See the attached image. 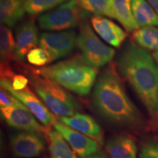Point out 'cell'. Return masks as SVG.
I'll return each instance as SVG.
<instances>
[{"mask_svg": "<svg viewBox=\"0 0 158 158\" xmlns=\"http://www.w3.org/2000/svg\"><path fill=\"white\" fill-rule=\"evenodd\" d=\"M133 37L141 48L151 51H158V28L143 27L134 31Z\"/></svg>", "mask_w": 158, "mask_h": 158, "instance_id": "obj_20", "label": "cell"}, {"mask_svg": "<svg viewBox=\"0 0 158 158\" xmlns=\"http://www.w3.org/2000/svg\"><path fill=\"white\" fill-rule=\"evenodd\" d=\"M21 102L13 94L1 87L0 91V107H9L19 104Z\"/></svg>", "mask_w": 158, "mask_h": 158, "instance_id": "obj_26", "label": "cell"}, {"mask_svg": "<svg viewBox=\"0 0 158 158\" xmlns=\"http://www.w3.org/2000/svg\"><path fill=\"white\" fill-rule=\"evenodd\" d=\"M54 127L64 137L73 150L81 158L89 157L99 152L100 143L89 136L65 125L61 122H56Z\"/></svg>", "mask_w": 158, "mask_h": 158, "instance_id": "obj_11", "label": "cell"}, {"mask_svg": "<svg viewBox=\"0 0 158 158\" xmlns=\"http://www.w3.org/2000/svg\"><path fill=\"white\" fill-rule=\"evenodd\" d=\"M92 28L99 36L112 46H121L127 37V33L121 27L106 18L94 15L91 19Z\"/></svg>", "mask_w": 158, "mask_h": 158, "instance_id": "obj_14", "label": "cell"}, {"mask_svg": "<svg viewBox=\"0 0 158 158\" xmlns=\"http://www.w3.org/2000/svg\"><path fill=\"white\" fill-rule=\"evenodd\" d=\"M158 14V0H147Z\"/></svg>", "mask_w": 158, "mask_h": 158, "instance_id": "obj_28", "label": "cell"}, {"mask_svg": "<svg viewBox=\"0 0 158 158\" xmlns=\"http://www.w3.org/2000/svg\"><path fill=\"white\" fill-rule=\"evenodd\" d=\"M132 0H110L109 17L116 19L128 31L139 29V25L133 16Z\"/></svg>", "mask_w": 158, "mask_h": 158, "instance_id": "obj_16", "label": "cell"}, {"mask_svg": "<svg viewBox=\"0 0 158 158\" xmlns=\"http://www.w3.org/2000/svg\"><path fill=\"white\" fill-rule=\"evenodd\" d=\"M92 102L99 115L116 127L134 129L142 124L141 114L127 96L113 66L97 79Z\"/></svg>", "mask_w": 158, "mask_h": 158, "instance_id": "obj_1", "label": "cell"}, {"mask_svg": "<svg viewBox=\"0 0 158 158\" xmlns=\"http://www.w3.org/2000/svg\"><path fill=\"white\" fill-rule=\"evenodd\" d=\"M33 73L78 95L86 96L95 82L98 71L82 58H75L36 69Z\"/></svg>", "mask_w": 158, "mask_h": 158, "instance_id": "obj_3", "label": "cell"}, {"mask_svg": "<svg viewBox=\"0 0 158 158\" xmlns=\"http://www.w3.org/2000/svg\"><path fill=\"white\" fill-rule=\"evenodd\" d=\"M59 120L65 125L95 140L100 145L102 144L103 135L101 127L92 116L87 114L76 113L71 116L59 117Z\"/></svg>", "mask_w": 158, "mask_h": 158, "instance_id": "obj_13", "label": "cell"}, {"mask_svg": "<svg viewBox=\"0 0 158 158\" xmlns=\"http://www.w3.org/2000/svg\"><path fill=\"white\" fill-rule=\"evenodd\" d=\"M37 26L32 19H28L21 23L15 31V56L23 60L33 48L39 45Z\"/></svg>", "mask_w": 158, "mask_h": 158, "instance_id": "obj_12", "label": "cell"}, {"mask_svg": "<svg viewBox=\"0 0 158 158\" xmlns=\"http://www.w3.org/2000/svg\"><path fill=\"white\" fill-rule=\"evenodd\" d=\"M68 0H25L26 12L36 15L51 10Z\"/></svg>", "mask_w": 158, "mask_h": 158, "instance_id": "obj_22", "label": "cell"}, {"mask_svg": "<svg viewBox=\"0 0 158 158\" xmlns=\"http://www.w3.org/2000/svg\"><path fill=\"white\" fill-rule=\"evenodd\" d=\"M132 12L140 27L158 26V14L147 0H132Z\"/></svg>", "mask_w": 158, "mask_h": 158, "instance_id": "obj_18", "label": "cell"}, {"mask_svg": "<svg viewBox=\"0 0 158 158\" xmlns=\"http://www.w3.org/2000/svg\"><path fill=\"white\" fill-rule=\"evenodd\" d=\"M106 150L111 158H137V146L130 136H114L106 143Z\"/></svg>", "mask_w": 158, "mask_h": 158, "instance_id": "obj_15", "label": "cell"}, {"mask_svg": "<svg viewBox=\"0 0 158 158\" xmlns=\"http://www.w3.org/2000/svg\"><path fill=\"white\" fill-rule=\"evenodd\" d=\"M118 68L152 117L158 118V66L153 57L135 43L127 45L118 59Z\"/></svg>", "mask_w": 158, "mask_h": 158, "instance_id": "obj_2", "label": "cell"}, {"mask_svg": "<svg viewBox=\"0 0 158 158\" xmlns=\"http://www.w3.org/2000/svg\"><path fill=\"white\" fill-rule=\"evenodd\" d=\"M84 16L76 0H68L52 11L40 15L39 26L47 31H62L76 27Z\"/></svg>", "mask_w": 158, "mask_h": 158, "instance_id": "obj_6", "label": "cell"}, {"mask_svg": "<svg viewBox=\"0 0 158 158\" xmlns=\"http://www.w3.org/2000/svg\"><path fill=\"white\" fill-rule=\"evenodd\" d=\"M152 57L154 59V60L155 61L157 64L158 65V51H155V52L152 54Z\"/></svg>", "mask_w": 158, "mask_h": 158, "instance_id": "obj_29", "label": "cell"}, {"mask_svg": "<svg viewBox=\"0 0 158 158\" xmlns=\"http://www.w3.org/2000/svg\"></svg>", "mask_w": 158, "mask_h": 158, "instance_id": "obj_30", "label": "cell"}, {"mask_svg": "<svg viewBox=\"0 0 158 158\" xmlns=\"http://www.w3.org/2000/svg\"><path fill=\"white\" fill-rule=\"evenodd\" d=\"M51 158H78L64 137L56 130H46Z\"/></svg>", "mask_w": 158, "mask_h": 158, "instance_id": "obj_19", "label": "cell"}, {"mask_svg": "<svg viewBox=\"0 0 158 158\" xmlns=\"http://www.w3.org/2000/svg\"><path fill=\"white\" fill-rule=\"evenodd\" d=\"M139 158H158V142L152 138L143 140L140 148Z\"/></svg>", "mask_w": 158, "mask_h": 158, "instance_id": "obj_25", "label": "cell"}, {"mask_svg": "<svg viewBox=\"0 0 158 158\" xmlns=\"http://www.w3.org/2000/svg\"><path fill=\"white\" fill-rule=\"evenodd\" d=\"M84 158H108V156L106 155L104 152H98L95 154H93V155L89 156V157H84Z\"/></svg>", "mask_w": 158, "mask_h": 158, "instance_id": "obj_27", "label": "cell"}, {"mask_svg": "<svg viewBox=\"0 0 158 158\" xmlns=\"http://www.w3.org/2000/svg\"><path fill=\"white\" fill-rule=\"evenodd\" d=\"M82 10L95 15L109 16L110 0H76Z\"/></svg>", "mask_w": 158, "mask_h": 158, "instance_id": "obj_23", "label": "cell"}, {"mask_svg": "<svg viewBox=\"0 0 158 158\" xmlns=\"http://www.w3.org/2000/svg\"><path fill=\"white\" fill-rule=\"evenodd\" d=\"M77 45L83 60L96 69L110 63L115 54L114 49L102 43L86 21L80 26Z\"/></svg>", "mask_w": 158, "mask_h": 158, "instance_id": "obj_5", "label": "cell"}, {"mask_svg": "<svg viewBox=\"0 0 158 158\" xmlns=\"http://www.w3.org/2000/svg\"><path fill=\"white\" fill-rule=\"evenodd\" d=\"M4 121L15 129L39 134L46 133V130L22 102L9 107H0Z\"/></svg>", "mask_w": 158, "mask_h": 158, "instance_id": "obj_8", "label": "cell"}, {"mask_svg": "<svg viewBox=\"0 0 158 158\" xmlns=\"http://www.w3.org/2000/svg\"><path fill=\"white\" fill-rule=\"evenodd\" d=\"M25 0H1L0 20L2 24L14 27L24 16Z\"/></svg>", "mask_w": 158, "mask_h": 158, "instance_id": "obj_17", "label": "cell"}, {"mask_svg": "<svg viewBox=\"0 0 158 158\" xmlns=\"http://www.w3.org/2000/svg\"><path fill=\"white\" fill-rule=\"evenodd\" d=\"M15 40L10 29L6 25L0 26V54L2 64L15 56Z\"/></svg>", "mask_w": 158, "mask_h": 158, "instance_id": "obj_21", "label": "cell"}, {"mask_svg": "<svg viewBox=\"0 0 158 158\" xmlns=\"http://www.w3.org/2000/svg\"><path fill=\"white\" fill-rule=\"evenodd\" d=\"M31 87L52 113L59 117L71 116L81 109V105L60 85L35 74L29 76Z\"/></svg>", "mask_w": 158, "mask_h": 158, "instance_id": "obj_4", "label": "cell"}, {"mask_svg": "<svg viewBox=\"0 0 158 158\" xmlns=\"http://www.w3.org/2000/svg\"><path fill=\"white\" fill-rule=\"evenodd\" d=\"M0 84L2 88L5 89L22 102L41 124L45 127L54 125L56 122L55 116L50 111L44 102L40 100L29 89L15 91L12 88L10 81L5 77H2Z\"/></svg>", "mask_w": 158, "mask_h": 158, "instance_id": "obj_7", "label": "cell"}, {"mask_svg": "<svg viewBox=\"0 0 158 158\" xmlns=\"http://www.w3.org/2000/svg\"><path fill=\"white\" fill-rule=\"evenodd\" d=\"M27 59L29 63L35 66H44L53 62L51 54L41 47L33 48L29 51Z\"/></svg>", "mask_w": 158, "mask_h": 158, "instance_id": "obj_24", "label": "cell"}, {"mask_svg": "<svg viewBox=\"0 0 158 158\" xmlns=\"http://www.w3.org/2000/svg\"><path fill=\"white\" fill-rule=\"evenodd\" d=\"M12 151L16 157L33 158L42 155L45 142L42 134L31 132H21L10 137Z\"/></svg>", "mask_w": 158, "mask_h": 158, "instance_id": "obj_10", "label": "cell"}, {"mask_svg": "<svg viewBox=\"0 0 158 158\" xmlns=\"http://www.w3.org/2000/svg\"><path fill=\"white\" fill-rule=\"evenodd\" d=\"M77 37L74 31L44 32L39 37V45L48 51L54 61L68 56L74 50Z\"/></svg>", "mask_w": 158, "mask_h": 158, "instance_id": "obj_9", "label": "cell"}]
</instances>
